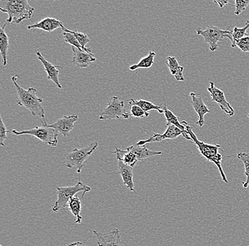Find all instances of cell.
<instances>
[{"label":"cell","instance_id":"30","mask_svg":"<svg viewBox=\"0 0 249 246\" xmlns=\"http://www.w3.org/2000/svg\"><path fill=\"white\" fill-rule=\"evenodd\" d=\"M130 116H134L136 119H140V118L149 117V114L144 112L139 106L132 105L130 108Z\"/></svg>","mask_w":249,"mask_h":246},{"label":"cell","instance_id":"37","mask_svg":"<svg viewBox=\"0 0 249 246\" xmlns=\"http://www.w3.org/2000/svg\"><path fill=\"white\" fill-rule=\"evenodd\" d=\"M248 116H249V114Z\"/></svg>","mask_w":249,"mask_h":246},{"label":"cell","instance_id":"13","mask_svg":"<svg viewBox=\"0 0 249 246\" xmlns=\"http://www.w3.org/2000/svg\"><path fill=\"white\" fill-rule=\"evenodd\" d=\"M192 99V105L195 111L198 116V121H197V125L202 127L205 124V116L207 114L210 113V110L204 102L202 96L200 94L196 93H191L190 94Z\"/></svg>","mask_w":249,"mask_h":246},{"label":"cell","instance_id":"9","mask_svg":"<svg viewBox=\"0 0 249 246\" xmlns=\"http://www.w3.org/2000/svg\"><path fill=\"white\" fill-rule=\"evenodd\" d=\"M180 135H183V138L192 141V139H191L188 132H183V131L178 129V127L170 124V125H166V130L165 131L164 133H162V134L157 133H153V135H151L147 139L142 140L137 144L138 146H144L146 143L161 142V141H164V140L175 139V138H178Z\"/></svg>","mask_w":249,"mask_h":246},{"label":"cell","instance_id":"23","mask_svg":"<svg viewBox=\"0 0 249 246\" xmlns=\"http://www.w3.org/2000/svg\"><path fill=\"white\" fill-rule=\"evenodd\" d=\"M129 105L139 106L144 112H147V113H149V112L152 111V110H156L159 113L163 114V106L156 105V104L144 100V99L135 100V99L131 98V99H129Z\"/></svg>","mask_w":249,"mask_h":246},{"label":"cell","instance_id":"24","mask_svg":"<svg viewBox=\"0 0 249 246\" xmlns=\"http://www.w3.org/2000/svg\"><path fill=\"white\" fill-rule=\"evenodd\" d=\"M156 54L154 51H150L148 56L142 57L138 63L134 64L129 68L130 71H136L138 69H148L150 68L155 63Z\"/></svg>","mask_w":249,"mask_h":246},{"label":"cell","instance_id":"29","mask_svg":"<svg viewBox=\"0 0 249 246\" xmlns=\"http://www.w3.org/2000/svg\"><path fill=\"white\" fill-rule=\"evenodd\" d=\"M63 37L64 40H65L66 43H69V44L71 45V46H74V47L78 48L80 51H85L82 46H81L80 43H79L77 38L71 33L64 32Z\"/></svg>","mask_w":249,"mask_h":246},{"label":"cell","instance_id":"18","mask_svg":"<svg viewBox=\"0 0 249 246\" xmlns=\"http://www.w3.org/2000/svg\"><path fill=\"white\" fill-rule=\"evenodd\" d=\"M127 149L133 152L136 155L140 163H144V160L146 159L151 158V157L162 155V152H161V151L149 150L146 147L145 145H144V146H138V144H135L134 146H129Z\"/></svg>","mask_w":249,"mask_h":246},{"label":"cell","instance_id":"4","mask_svg":"<svg viewBox=\"0 0 249 246\" xmlns=\"http://www.w3.org/2000/svg\"><path fill=\"white\" fill-rule=\"evenodd\" d=\"M91 190V188L88 185H85L79 180L77 185L74 186L60 187L57 188V199L56 201L53 211L57 212L60 209H65L68 207V203L73 197H75L77 193L82 191V197L86 193Z\"/></svg>","mask_w":249,"mask_h":246},{"label":"cell","instance_id":"26","mask_svg":"<svg viewBox=\"0 0 249 246\" xmlns=\"http://www.w3.org/2000/svg\"><path fill=\"white\" fill-rule=\"evenodd\" d=\"M62 30H63L64 32H70L71 33V34H72L75 37V38H77L79 43H80L81 46L83 48L84 51H85V52L88 53V54H91V49L86 47V45L90 42L89 37L87 36V34H85V33L74 32V31L69 30V29H68L65 27L64 28V29H62Z\"/></svg>","mask_w":249,"mask_h":246},{"label":"cell","instance_id":"19","mask_svg":"<svg viewBox=\"0 0 249 246\" xmlns=\"http://www.w3.org/2000/svg\"><path fill=\"white\" fill-rule=\"evenodd\" d=\"M112 153L116 154L117 160H121L124 164L132 168L135 167L137 165L140 164L136 155L127 149H126L125 150H122V149L116 148V151L114 152H112Z\"/></svg>","mask_w":249,"mask_h":246},{"label":"cell","instance_id":"2","mask_svg":"<svg viewBox=\"0 0 249 246\" xmlns=\"http://www.w3.org/2000/svg\"><path fill=\"white\" fill-rule=\"evenodd\" d=\"M185 127H186L187 132L192 139L193 142L196 144L197 149L200 151V153L208 161L214 163L217 166L222 180L225 183H228V180H227V176H226L223 170V168H222V155L219 152V151L223 152V150H222L220 145H212L203 142V141H199L198 138L196 136V133H194V130H193V128L186 121H185Z\"/></svg>","mask_w":249,"mask_h":246},{"label":"cell","instance_id":"20","mask_svg":"<svg viewBox=\"0 0 249 246\" xmlns=\"http://www.w3.org/2000/svg\"><path fill=\"white\" fill-rule=\"evenodd\" d=\"M167 60V65L170 71L171 74L175 77L177 81H183L184 80V76H183V71H184V68L181 65H179L178 60L174 56H169L166 58Z\"/></svg>","mask_w":249,"mask_h":246},{"label":"cell","instance_id":"12","mask_svg":"<svg viewBox=\"0 0 249 246\" xmlns=\"http://www.w3.org/2000/svg\"><path fill=\"white\" fill-rule=\"evenodd\" d=\"M93 233L97 238L98 246H124L118 228H114L108 233H100L93 230Z\"/></svg>","mask_w":249,"mask_h":246},{"label":"cell","instance_id":"25","mask_svg":"<svg viewBox=\"0 0 249 246\" xmlns=\"http://www.w3.org/2000/svg\"><path fill=\"white\" fill-rule=\"evenodd\" d=\"M70 211H71L73 216H75L76 220L74 224H81L82 221V217L81 216V211H82V202L81 199L75 196L70 201L68 205Z\"/></svg>","mask_w":249,"mask_h":246},{"label":"cell","instance_id":"15","mask_svg":"<svg viewBox=\"0 0 249 246\" xmlns=\"http://www.w3.org/2000/svg\"><path fill=\"white\" fill-rule=\"evenodd\" d=\"M36 54L38 60L41 62L43 66H44L45 71H46L47 74H48V79L52 80L57 85V88L62 89V85H60V81H59V73H60V72L57 70V68H62V67L53 65L52 63L48 61L38 51H36Z\"/></svg>","mask_w":249,"mask_h":246},{"label":"cell","instance_id":"33","mask_svg":"<svg viewBox=\"0 0 249 246\" xmlns=\"http://www.w3.org/2000/svg\"><path fill=\"white\" fill-rule=\"evenodd\" d=\"M236 46L243 52L249 54V36H247L244 38H241L236 43Z\"/></svg>","mask_w":249,"mask_h":246},{"label":"cell","instance_id":"36","mask_svg":"<svg viewBox=\"0 0 249 246\" xmlns=\"http://www.w3.org/2000/svg\"><path fill=\"white\" fill-rule=\"evenodd\" d=\"M248 35L249 36V34H248Z\"/></svg>","mask_w":249,"mask_h":246},{"label":"cell","instance_id":"14","mask_svg":"<svg viewBox=\"0 0 249 246\" xmlns=\"http://www.w3.org/2000/svg\"><path fill=\"white\" fill-rule=\"evenodd\" d=\"M71 49L73 52V60L71 63L78 68H88L90 64L96 60L92 54H90L85 51H80L74 46H71Z\"/></svg>","mask_w":249,"mask_h":246},{"label":"cell","instance_id":"38","mask_svg":"<svg viewBox=\"0 0 249 246\" xmlns=\"http://www.w3.org/2000/svg\"></svg>","mask_w":249,"mask_h":246},{"label":"cell","instance_id":"6","mask_svg":"<svg viewBox=\"0 0 249 246\" xmlns=\"http://www.w3.org/2000/svg\"><path fill=\"white\" fill-rule=\"evenodd\" d=\"M99 148V143L93 142L82 149H74L66 158V166L68 168H77V173H81L84 163L94 151Z\"/></svg>","mask_w":249,"mask_h":246},{"label":"cell","instance_id":"7","mask_svg":"<svg viewBox=\"0 0 249 246\" xmlns=\"http://www.w3.org/2000/svg\"><path fill=\"white\" fill-rule=\"evenodd\" d=\"M197 35L202 36L205 41L209 44L210 51L214 52L218 48V42L223 39L224 38H228L232 40V32L230 30H222L219 28L213 26H208L203 28H197L196 30Z\"/></svg>","mask_w":249,"mask_h":246},{"label":"cell","instance_id":"27","mask_svg":"<svg viewBox=\"0 0 249 246\" xmlns=\"http://www.w3.org/2000/svg\"><path fill=\"white\" fill-rule=\"evenodd\" d=\"M249 29V21H247V24L243 28H233L232 32V40H231V47H236V43L239 40H240L241 38H244V37L248 36L247 34V31Z\"/></svg>","mask_w":249,"mask_h":246},{"label":"cell","instance_id":"21","mask_svg":"<svg viewBox=\"0 0 249 246\" xmlns=\"http://www.w3.org/2000/svg\"><path fill=\"white\" fill-rule=\"evenodd\" d=\"M8 23L3 25L2 27L0 29V51H1V59L4 66L7 65V54L9 51V37L5 32V26Z\"/></svg>","mask_w":249,"mask_h":246},{"label":"cell","instance_id":"31","mask_svg":"<svg viewBox=\"0 0 249 246\" xmlns=\"http://www.w3.org/2000/svg\"><path fill=\"white\" fill-rule=\"evenodd\" d=\"M249 4V1H244V0H236L235 1V9L234 14L236 15H240L243 12L247 9Z\"/></svg>","mask_w":249,"mask_h":246},{"label":"cell","instance_id":"16","mask_svg":"<svg viewBox=\"0 0 249 246\" xmlns=\"http://www.w3.org/2000/svg\"><path fill=\"white\" fill-rule=\"evenodd\" d=\"M59 28H61L62 29L65 28V26L62 24V21H59L57 19L52 18V17H46L39 22L28 26L29 30L38 29L49 33H52L56 29H59Z\"/></svg>","mask_w":249,"mask_h":246},{"label":"cell","instance_id":"39","mask_svg":"<svg viewBox=\"0 0 249 246\" xmlns=\"http://www.w3.org/2000/svg\"></svg>","mask_w":249,"mask_h":246},{"label":"cell","instance_id":"1","mask_svg":"<svg viewBox=\"0 0 249 246\" xmlns=\"http://www.w3.org/2000/svg\"><path fill=\"white\" fill-rule=\"evenodd\" d=\"M18 76H15L12 77V82L15 85L16 90H17V104L20 107H25L31 112L33 116H39L41 118L42 122L43 125L46 124V121L45 119L46 112L43 109L42 103L43 99L37 96V90L36 88H30L28 90H25L21 88L18 83Z\"/></svg>","mask_w":249,"mask_h":246},{"label":"cell","instance_id":"34","mask_svg":"<svg viewBox=\"0 0 249 246\" xmlns=\"http://www.w3.org/2000/svg\"><path fill=\"white\" fill-rule=\"evenodd\" d=\"M214 3L216 4H219V7L220 8H223L225 6L228 4L230 2V1H226V0H221V1H219V0H217V1H214Z\"/></svg>","mask_w":249,"mask_h":246},{"label":"cell","instance_id":"32","mask_svg":"<svg viewBox=\"0 0 249 246\" xmlns=\"http://www.w3.org/2000/svg\"><path fill=\"white\" fill-rule=\"evenodd\" d=\"M7 133H8L7 127L4 124L2 118L0 116V145L3 147L4 146V141L7 139Z\"/></svg>","mask_w":249,"mask_h":246},{"label":"cell","instance_id":"5","mask_svg":"<svg viewBox=\"0 0 249 246\" xmlns=\"http://www.w3.org/2000/svg\"><path fill=\"white\" fill-rule=\"evenodd\" d=\"M46 124L42 127H36L30 130L21 131V132L12 129V130L8 131V133H12L17 135H33L48 146L56 147L58 144L59 133L52 128L48 127Z\"/></svg>","mask_w":249,"mask_h":246},{"label":"cell","instance_id":"17","mask_svg":"<svg viewBox=\"0 0 249 246\" xmlns=\"http://www.w3.org/2000/svg\"><path fill=\"white\" fill-rule=\"evenodd\" d=\"M118 171L122 177L124 185L131 191H135V184L133 181V170L130 166L124 164L121 160H118Z\"/></svg>","mask_w":249,"mask_h":246},{"label":"cell","instance_id":"11","mask_svg":"<svg viewBox=\"0 0 249 246\" xmlns=\"http://www.w3.org/2000/svg\"><path fill=\"white\" fill-rule=\"evenodd\" d=\"M79 120L77 114L64 116L61 119L52 124H46L48 127L52 128L57 131L58 133H61L64 137L69 136L72 129L74 127V123Z\"/></svg>","mask_w":249,"mask_h":246},{"label":"cell","instance_id":"8","mask_svg":"<svg viewBox=\"0 0 249 246\" xmlns=\"http://www.w3.org/2000/svg\"><path fill=\"white\" fill-rule=\"evenodd\" d=\"M130 116V114L127 113L124 109V101L120 100L118 96H113L107 104V107L100 114L99 119L111 120L119 119L121 117L127 119Z\"/></svg>","mask_w":249,"mask_h":246},{"label":"cell","instance_id":"10","mask_svg":"<svg viewBox=\"0 0 249 246\" xmlns=\"http://www.w3.org/2000/svg\"><path fill=\"white\" fill-rule=\"evenodd\" d=\"M208 91L209 92L211 96L212 101L216 102L227 116L231 117L234 115V110L226 99L225 93L220 89L217 88L214 82H210V87L208 88Z\"/></svg>","mask_w":249,"mask_h":246},{"label":"cell","instance_id":"28","mask_svg":"<svg viewBox=\"0 0 249 246\" xmlns=\"http://www.w3.org/2000/svg\"><path fill=\"white\" fill-rule=\"evenodd\" d=\"M237 158L244 163V168H245L244 175L247 177V180L243 183V187L245 189H247L249 186V152H239L237 154Z\"/></svg>","mask_w":249,"mask_h":246},{"label":"cell","instance_id":"35","mask_svg":"<svg viewBox=\"0 0 249 246\" xmlns=\"http://www.w3.org/2000/svg\"><path fill=\"white\" fill-rule=\"evenodd\" d=\"M68 246H88L86 245L85 243L83 242H76L74 244H68Z\"/></svg>","mask_w":249,"mask_h":246},{"label":"cell","instance_id":"22","mask_svg":"<svg viewBox=\"0 0 249 246\" xmlns=\"http://www.w3.org/2000/svg\"><path fill=\"white\" fill-rule=\"evenodd\" d=\"M163 114H164L165 117H166V121H167V124L166 125H172L175 126V127H178L180 130L183 132H187L186 127H185V121H180V119L177 117L171 110H169L167 108V106L166 104L163 105Z\"/></svg>","mask_w":249,"mask_h":246},{"label":"cell","instance_id":"3","mask_svg":"<svg viewBox=\"0 0 249 246\" xmlns=\"http://www.w3.org/2000/svg\"><path fill=\"white\" fill-rule=\"evenodd\" d=\"M0 10L9 15L6 22L20 24L23 20L30 19L35 8L27 0H0Z\"/></svg>","mask_w":249,"mask_h":246}]
</instances>
